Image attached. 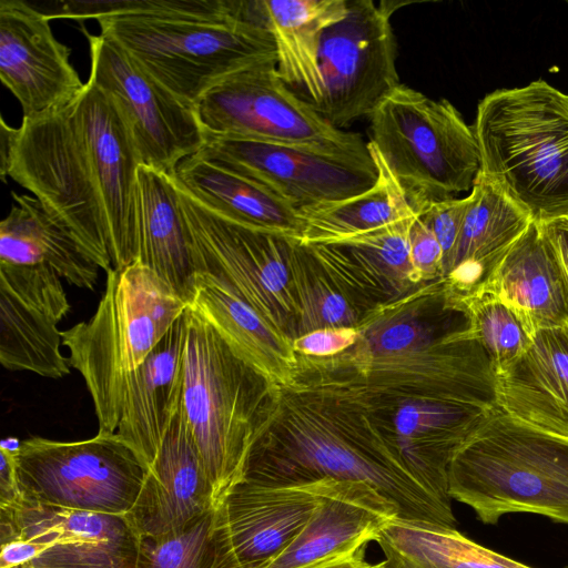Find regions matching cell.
I'll return each mask as SVG.
<instances>
[{
	"label": "cell",
	"instance_id": "1",
	"mask_svg": "<svg viewBox=\"0 0 568 568\" xmlns=\"http://www.w3.org/2000/svg\"><path fill=\"white\" fill-rule=\"evenodd\" d=\"M325 478L371 485L397 507L399 518L456 528L452 503L408 471L364 410L331 395L278 388L244 479L290 485Z\"/></svg>",
	"mask_w": 568,
	"mask_h": 568
},
{
	"label": "cell",
	"instance_id": "2",
	"mask_svg": "<svg viewBox=\"0 0 568 568\" xmlns=\"http://www.w3.org/2000/svg\"><path fill=\"white\" fill-rule=\"evenodd\" d=\"M62 17L94 19L145 72L192 108L214 84L276 57L258 1L68 2Z\"/></svg>",
	"mask_w": 568,
	"mask_h": 568
},
{
	"label": "cell",
	"instance_id": "3",
	"mask_svg": "<svg viewBox=\"0 0 568 568\" xmlns=\"http://www.w3.org/2000/svg\"><path fill=\"white\" fill-rule=\"evenodd\" d=\"M181 407L220 505L244 479L277 387L244 361L192 305L185 311Z\"/></svg>",
	"mask_w": 568,
	"mask_h": 568
},
{
	"label": "cell",
	"instance_id": "4",
	"mask_svg": "<svg viewBox=\"0 0 568 568\" xmlns=\"http://www.w3.org/2000/svg\"><path fill=\"white\" fill-rule=\"evenodd\" d=\"M480 173L545 223L568 216V94L544 80L497 89L473 125Z\"/></svg>",
	"mask_w": 568,
	"mask_h": 568
},
{
	"label": "cell",
	"instance_id": "5",
	"mask_svg": "<svg viewBox=\"0 0 568 568\" xmlns=\"http://www.w3.org/2000/svg\"><path fill=\"white\" fill-rule=\"evenodd\" d=\"M297 355L300 389L331 395L365 412L407 400H454L497 408L496 373L471 328L399 354L352 348L331 357Z\"/></svg>",
	"mask_w": 568,
	"mask_h": 568
},
{
	"label": "cell",
	"instance_id": "6",
	"mask_svg": "<svg viewBox=\"0 0 568 568\" xmlns=\"http://www.w3.org/2000/svg\"><path fill=\"white\" fill-rule=\"evenodd\" d=\"M189 304L141 262L106 273L95 313L62 332L69 364L91 395L99 432L116 430L126 377L140 367Z\"/></svg>",
	"mask_w": 568,
	"mask_h": 568
},
{
	"label": "cell",
	"instance_id": "7",
	"mask_svg": "<svg viewBox=\"0 0 568 568\" xmlns=\"http://www.w3.org/2000/svg\"><path fill=\"white\" fill-rule=\"evenodd\" d=\"M448 493L486 525L511 513L568 525V438L496 408L455 453Z\"/></svg>",
	"mask_w": 568,
	"mask_h": 568
},
{
	"label": "cell",
	"instance_id": "8",
	"mask_svg": "<svg viewBox=\"0 0 568 568\" xmlns=\"http://www.w3.org/2000/svg\"><path fill=\"white\" fill-rule=\"evenodd\" d=\"M376 148L416 213L471 190L480 171L473 126L446 99L399 84L369 116Z\"/></svg>",
	"mask_w": 568,
	"mask_h": 568
},
{
	"label": "cell",
	"instance_id": "9",
	"mask_svg": "<svg viewBox=\"0 0 568 568\" xmlns=\"http://www.w3.org/2000/svg\"><path fill=\"white\" fill-rule=\"evenodd\" d=\"M74 236L104 272L113 268L108 221L94 169L77 129L71 103L34 118H22L7 166Z\"/></svg>",
	"mask_w": 568,
	"mask_h": 568
},
{
	"label": "cell",
	"instance_id": "10",
	"mask_svg": "<svg viewBox=\"0 0 568 568\" xmlns=\"http://www.w3.org/2000/svg\"><path fill=\"white\" fill-rule=\"evenodd\" d=\"M148 467L115 432L75 442H21L17 477L22 498L68 509L125 516Z\"/></svg>",
	"mask_w": 568,
	"mask_h": 568
},
{
	"label": "cell",
	"instance_id": "11",
	"mask_svg": "<svg viewBox=\"0 0 568 568\" xmlns=\"http://www.w3.org/2000/svg\"><path fill=\"white\" fill-rule=\"evenodd\" d=\"M179 195L197 273L227 286L293 342L297 307L291 253L296 240L225 219L180 187Z\"/></svg>",
	"mask_w": 568,
	"mask_h": 568
},
{
	"label": "cell",
	"instance_id": "12",
	"mask_svg": "<svg viewBox=\"0 0 568 568\" xmlns=\"http://www.w3.org/2000/svg\"><path fill=\"white\" fill-rule=\"evenodd\" d=\"M194 110L204 134L369 152L359 134L331 125L282 80L276 57L230 73Z\"/></svg>",
	"mask_w": 568,
	"mask_h": 568
},
{
	"label": "cell",
	"instance_id": "13",
	"mask_svg": "<svg viewBox=\"0 0 568 568\" xmlns=\"http://www.w3.org/2000/svg\"><path fill=\"white\" fill-rule=\"evenodd\" d=\"M396 2L348 0L345 18L323 33L321 101L313 108L342 130L371 116L399 83L397 44L390 24Z\"/></svg>",
	"mask_w": 568,
	"mask_h": 568
},
{
	"label": "cell",
	"instance_id": "14",
	"mask_svg": "<svg viewBox=\"0 0 568 568\" xmlns=\"http://www.w3.org/2000/svg\"><path fill=\"white\" fill-rule=\"evenodd\" d=\"M195 155L261 183L297 210L353 197L377 179L369 152L204 134Z\"/></svg>",
	"mask_w": 568,
	"mask_h": 568
},
{
	"label": "cell",
	"instance_id": "15",
	"mask_svg": "<svg viewBox=\"0 0 568 568\" xmlns=\"http://www.w3.org/2000/svg\"><path fill=\"white\" fill-rule=\"evenodd\" d=\"M90 44L88 79L109 94L124 118L141 163L173 175L204 144L194 108L145 72L120 45L84 31Z\"/></svg>",
	"mask_w": 568,
	"mask_h": 568
},
{
	"label": "cell",
	"instance_id": "16",
	"mask_svg": "<svg viewBox=\"0 0 568 568\" xmlns=\"http://www.w3.org/2000/svg\"><path fill=\"white\" fill-rule=\"evenodd\" d=\"M38 546L24 568H135L141 538L125 516L41 505L0 508V541Z\"/></svg>",
	"mask_w": 568,
	"mask_h": 568
},
{
	"label": "cell",
	"instance_id": "17",
	"mask_svg": "<svg viewBox=\"0 0 568 568\" xmlns=\"http://www.w3.org/2000/svg\"><path fill=\"white\" fill-rule=\"evenodd\" d=\"M83 148L104 204L113 268L138 261V168L141 159L128 124L109 94L91 81L71 102Z\"/></svg>",
	"mask_w": 568,
	"mask_h": 568
},
{
	"label": "cell",
	"instance_id": "18",
	"mask_svg": "<svg viewBox=\"0 0 568 568\" xmlns=\"http://www.w3.org/2000/svg\"><path fill=\"white\" fill-rule=\"evenodd\" d=\"M62 278L43 265L0 263V363L61 378L70 373L59 322L70 310Z\"/></svg>",
	"mask_w": 568,
	"mask_h": 568
},
{
	"label": "cell",
	"instance_id": "19",
	"mask_svg": "<svg viewBox=\"0 0 568 568\" xmlns=\"http://www.w3.org/2000/svg\"><path fill=\"white\" fill-rule=\"evenodd\" d=\"M49 20L24 1H0V80L26 119L67 106L85 87Z\"/></svg>",
	"mask_w": 568,
	"mask_h": 568
},
{
	"label": "cell",
	"instance_id": "20",
	"mask_svg": "<svg viewBox=\"0 0 568 568\" xmlns=\"http://www.w3.org/2000/svg\"><path fill=\"white\" fill-rule=\"evenodd\" d=\"M494 409L454 400H407L387 409L364 412L408 471L430 493L452 503L450 462Z\"/></svg>",
	"mask_w": 568,
	"mask_h": 568
},
{
	"label": "cell",
	"instance_id": "21",
	"mask_svg": "<svg viewBox=\"0 0 568 568\" xmlns=\"http://www.w3.org/2000/svg\"><path fill=\"white\" fill-rule=\"evenodd\" d=\"M219 506L204 462L180 405L125 515L140 538L184 529Z\"/></svg>",
	"mask_w": 568,
	"mask_h": 568
},
{
	"label": "cell",
	"instance_id": "22",
	"mask_svg": "<svg viewBox=\"0 0 568 568\" xmlns=\"http://www.w3.org/2000/svg\"><path fill=\"white\" fill-rule=\"evenodd\" d=\"M332 478L265 485L242 480L220 504L232 551L241 568H264L301 532Z\"/></svg>",
	"mask_w": 568,
	"mask_h": 568
},
{
	"label": "cell",
	"instance_id": "23",
	"mask_svg": "<svg viewBox=\"0 0 568 568\" xmlns=\"http://www.w3.org/2000/svg\"><path fill=\"white\" fill-rule=\"evenodd\" d=\"M415 215L336 242L305 245L364 316L426 284L409 255Z\"/></svg>",
	"mask_w": 568,
	"mask_h": 568
},
{
	"label": "cell",
	"instance_id": "24",
	"mask_svg": "<svg viewBox=\"0 0 568 568\" xmlns=\"http://www.w3.org/2000/svg\"><path fill=\"white\" fill-rule=\"evenodd\" d=\"M496 405L520 423L568 438V325L531 335L521 356L496 376Z\"/></svg>",
	"mask_w": 568,
	"mask_h": 568
},
{
	"label": "cell",
	"instance_id": "25",
	"mask_svg": "<svg viewBox=\"0 0 568 568\" xmlns=\"http://www.w3.org/2000/svg\"><path fill=\"white\" fill-rule=\"evenodd\" d=\"M185 335L184 312L123 384L115 433L148 468L181 405Z\"/></svg>",
	"mask_w": 568,
	"mask_h": 568
},
{
	"label": "cell",
	"instance_id": "26",
	"mask_svg": "<svg viewBox=\"0 0 568 568\" xmlns=\"http://www.w3.org/2000/svg\"><path fill=\"white\" fill-rule=\"evenodd\" d=\"M397 507L364 481L333 479L294 540L264 568H300L358 541H375Z\"/></svg>",
	"mask_w": 568,
	"mask_h": 568
},
{
	"label": "cell",
	"instance_id": "27",
	"mask_svg": "<svg viewBox=\"0 0 568 568\" xmlns=\"http://www.w3.org/2000/svg\"><path fill=\"white\" fill-rule=\"evenodd\" d=\"M443 278L459 298L478 292L497 263L532 222L529 214L478 172Z\"/></svg>",
	"mask_w": 568,
	"mask_h": 568
},
{
	"label": "cell",
	"instance_id": "28",
	"mask_svg": "<svg viewBox=\"0 0 568 568\" xmlns=\"http://www.w3.org/2000/svg\"><path fill=\"white\" fill-rule=\"evenodd\" d=\"M478 292L509 306L531 335L568 325V292L540 223H530Z\"/></svg>",
	"mask_w": 568,
	"mask_h": 568
},
{
	"label": "cell",
	"instance_id": "29",
	"mask_svg": "<svg viewBox=\"0 0 568 568\" xmlns=\"http://www.w3.org/2000/svg\"><path fill=\"white\" fill-rule=\"evenodd\" d=\"M470 328L463 301L444 278L367 312L349 348L371 355L399 354L425 347Z\"/></svg>",
	"mask_w": 568,
	"mask_h": 568
},
{
	"label": "cell",
	"instance_id": "30",
	"mask_svg": "<svg viewBox=\"0 0 568 568\" xmlns=\"http://www.w3.org/2000/svg\"><path fill=\"white\" fill-rule=\"evenodd\" d=\"M138 262L190 305L197 271L179 187L172 175L144 164L138 168Z\"/></svg>",
	"mask_w": 568,
	"mask_h": 568
},
{
	"label": "cell",
	"instance_id": "31",
	"mask_svg": "<svg viewBox=\"0 0 568 568\" xmlns=\"http://www.w3.org/2000/svg\"><path fill=\"white\" fill-rule=\"evenodd\" d=\"M202 314L226 343L277 388L295 384L297 355L293 342L275 329L227 286L197 273L190 304Z\"/></svg>",
	"mask_w": 568,
	"mask_h": 568
},
{
	"label": "cell",
	"instance_id": "32",
	"mask_svg": "<svg viewBox=\"0 0 568 568\" xmlns=\"http://www.w3.org/2000/svg\"><path fill=\"white\" fill-rule=\"evenodd\" d=\"M180 189L214 213L239 224L301 241L298 210L261 183L195 154L172 175Z\"/></svg>",
	"mask_w": 568,
	"mask_h": 568
},
{
	"label": "cell",
	"instance_id": "33",
	"mask_svg": "<svg viewBox=\"0 0 568 568\" xmlns=\"http://www.w3.org/2000/svg\"><path fill=\"white\" fill-rule=\"evenodd\" d=\"M12 197L0 223V263L48 266L67 283L93 290L101 268L69 230L34 196L12 192Z\"/></svg>",
	"mask_w": 568,
	"mask_h": 568
},
{
	"label": "cell",
	"instance_id": "34",
	"mask_svg": "<svg viewBox=\"0 0 568 568\" xmlns=\"http://www.w3.org/2000/svg\"><path fill=\"white\" fill-rule=\"evenodd\" d=\"M260 4L275 43L278 75L314 106L323 94V33L345 18L348 0H260Z\"/></svg>",
	"mask_w": 568,
	"mask_h": 568
},
{
	"label": "cell",
	"instance_id": "35",
	"mask_svg": "<svg viewBox=\"0 0 568 568\" xmlns=\"http://www.w3.org/2000/svg\"><path fill=\"white\" fill-rule=\"evenodd\" d=\"M375 541L386 568H532L464 536L456 528L396 517Z\"/></svg>",
	"mask_w": 568,
	"mask_h": 568
},
{
	"label": "cell",
	"instance_id": "36",
	"mask_svg": "<svg viewBox=\"0 0 568 568\" xmlns=\"http://www.w3.org/2000/svg\"><path fill=\"white\" fill-rule=\"evenodd\" d=\"M367 148L377 169L375 184L353 197L298 209L301 243H332L416 214L376 148L371 142Z\"/></svg>",
	"mask_w": 568,
	"mask_h": 568
},
{
	"label": "cell",
	"instance_id": "37",
	"mask_svg": "<svg viewBox=\"0 0 568 568\" xmlns=\"http://www.w3.org/2000/svg\"><path fill=\"white\" fill-rule=\"evenodd\" d=\"M135 568H241L229 541L221 506L180 531L141 538Z\"/></svg>",
	"mask_w": 568,
	"mask_h": 568
},
{
	"label": "cell",
	"instance_id": "38",
	"mask_svg": "<svg viewBox=\"0 0 568 568\" xmlns=\"http://www.w3.org/2000/svg\"><path fill=\"white\" fill-rule=\"evenodd\" d=\"M291 271L297 307L296 338L323 328H356L363 315L297 240L292 247Z\"/></svg>",
	"mask_w": 568,
	"mask_h": 568
},
{
	"label": "cell",
	"instance_id": "39",
	"mask_svg": "<svg viewBox=\"0 0 568 568\" xmlns=\"http://www.w3.org/2000/svg\"><path fill=\"white\" fill-rule=\"evenodd\" d=\"M467 310L474 337L488 355L496 376L518 359L531 334L517 314L495 296L477 292L460 298Z\"/></svg>",
	"mask_w": 568,
	"mask_h": 568
},
{
	"label": "cell",
	"instance_id": "40",
	"mask_svg": "<svg viewBox=\"0 0 568 568\" xmlns=\"http://www.w3.org/2000/svg\"><path fill=\"white\" fill-rule=\"evenodd\" d=\"M468 204V196L450 197L429 203L416 212V215L433 231L439 242L444 253V263L454 251Z\"/></svg>",
	"mask_w": 568,
	"mask_h": 568
},
{
	"label": "cell",
	"instance_id": "41",
	"mask_svg": "<svg viewBox=\"0 0 568 568\" xmlns=\"http://www.w3.org/2000/svg\"><path fill=\"white\" fill-rule=\"evenodd\" d=\"M410 261L424 283L443 278L444 253L433 231L415 215L408 231Z\"/></svg>",
	"mask_w": 568,
	"mask_h": 568
},
{
	"label": "cell",
	"instance_id": "42",
	"mask_svg": "<svg viewBox=\"0 0 568 568\" xmlns=\"http://www.w3.org/2000/svg\"><path fill=\"white\" fill-rule=\"evenodd\" d=\"M356 328H323L293 341L296 354L310 357H331L343 353L357 341Z\"/></svg>",
	"mask_w": 568,
	"mask_h": 568
},
{
	"label": "cell",
	"instance_id": "43",
	"mask_svg": "<svg viewBox=\"0 0 568 568\" xmlns=\"http://www.w3.org/2000/svg\"><path fill=\"white\" fill-rule=\"evenodd\" d=\"M371 541L363 540L325 558L300 568H378L382 561L372 564L365 559V549Z\"/></svg>",
	"mask_w": 568,
	"mask_h": 568
},
{
	"label": "cell",
	"instance_id": "44",
	"mask_svg": "<svg viewBox=\"0 0 568 568\" xmlns=\"http://www.w3.org/2000/svg\"><path fill=\"white\" fill-rule=\"evenodd\" d=\"M17 454L0 448V508L14 506L22 499L17 477Z\"/></svg>",
	"mask_w": 568,
	"mask_h": 568
},
{
	"label": "cell",
	"instance_id": "45",
	"mask_svg": "<svg viewBox=\"0 0 568 568\" xmlns=\"http://www.w3.org/2000/svg\"><path fill=\"white\" fill-rule=\"evenodd\" d=\"M540 225L552 247L568 292V216Z\"/></svg>",
	"mask_w": 568,
	"mask_h": 568
},
{
	"label": "cell",
	"instance_id": "46",
	"mask_svg": "<svg viewBox=\"0 0 568 568\" xmlns=\"http://www.w3.org/2000/svg\"><path fill=\"white\" fill-rule=\"evenodd\" d=\"M38 555V546L23 538L1 544L0 568H16L30 564Z\"/></svg>",
	"mask_w": 568,
	"mask_h": 568
},
{
	"label": "cell",
	"instance_id": "47",
	"mask_svg": "<svg viewBox=\"0 0 568 568\" xmlns=\"http://www.w3.org/2000/svg\"><path fill=\"white\" fill-rule=\"evenodd\" d=\"M0 126V173H2L7 166L14 141L17 139L18 129L9 126L3 119H1Z\"/></svg>",
	"mask_w": 568,
	"mask_h": 568
},
{
	"label": "cell",
	"instance_id": "48",
	"mask_svg": "<svg viewBox=\"0 0 568 568\" xmlns=\"http://www.w3.org/2000/svg\"><path fill=\"white\" fill-rule=\"evenodd\" d=\"M378 568H386V567L384 566V561H383V560H382V564H381V566H379Z\"/></svg>",
	"mask_w": 568,
	"mask_h": 568
},
{
	"label": "cell",
	"instance_id": "49",
	"mask_svg": "<svg viewBox=\"0 0 568 568\" xmlns=\"http://www.w3.org/2000/svg\"><path fill=\"white\" fill-rule=\"evenodd\" d=\"M16 568H24V567H16Z\"/></svg>",
	"mask_w": 568,
	"mask_h": 568
}]
</instances>
